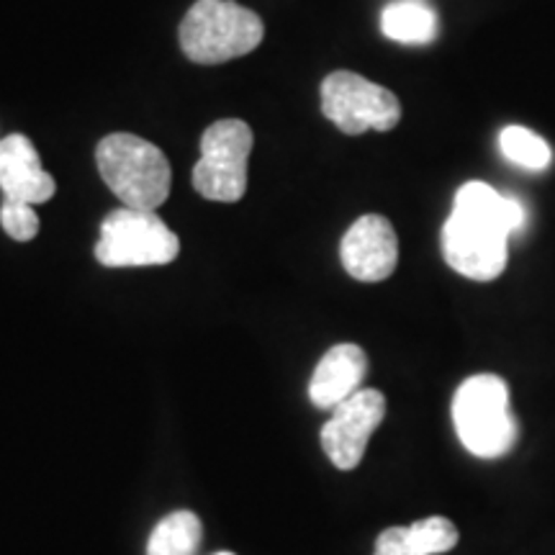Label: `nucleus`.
I'll return each mask as SVG.
<instances>
[{
    "label": "nucleus",
    "mask_w": 555,
    "mask_h": 555,
    "mask_svg": "<svg viewBox=\"0 0 555 555\" xmlns=\"http://www.w3.org/2000/svg\"><path fill=\"white\" fill-rule=\"evenodd\" d=\"M101 178L124 206L157 211L170 196V163L157 144L137 134H108L95 150Z\"/></svg>",
    "instance_id": "1"
},
{
    "label": "nucleus",
    "mask_w": 555,
    "mask_h": 555,
    "mask_svg": "<svg viewBox=\"0 0 555 555\" xmlns=\"http://www.w3.org/2000/svg\"><path fill=\"white\" fill-rule=\"evenodd\" d=\"M266 26L234 0H196L180 24V47L196 65H221L258 50Z\"/></svg>",
    "instance_id": "2"
},
{
    "label": "nucleus",
    "mask_w": 555,
    "mask_h": 555,
    "mask_svg": "<svg viewBox=\"0 0 555 555\" xmlns=\"http://www.w3.org/2000/svg\"><path fill=\"white\" fill-rule=\"evenodd\" d=\"M453 425L470 455L502 457L509 453L517 442V422L504 380L491 373L463 380L453 399Z\"/></svg>",
    "instance_id": "3"
},
{
    "label": "nucleus",
    "mask_w": 555,
    "mask_h": 555,
    "mask_svg": "<svg viewBox=\"0 0 555 555\" xmlns=\"http://www.w3.org/2000/svg\"><path fill=\"white\" fill-rule=\"evenodd\" d=\"M180 255V240L157 217L142 208H116L101 224L95 258L106 268H150L168 266Z\"/></svg>",
    "instance_id": "4"
},
{
    "label": "nucleus",
    "mask_w": 555,
    "mask_h": 555,
    "mask_svg": "<svg viewBox=\"0 0 555 555\" xmlns=\"http://www.w3.org/2000/svg\"><path fill=\"white\" fill-rule=\"evenodd\" d=\"M249 152H253V129L245 121H214L201 137L193 189L217 204H237L247 191Z\"/></svg>",
    "instance_id": "5"
},
{
    "label": "nucleus",
    "mask_w": 555,
    "mask_h": 555,
    "mask_svg": "<svg viewBox=\"0 0 555 555\" xmlns=\"http://www.w3.org/2000/svg\"><path fill=\"white\" fill-rule=\"evenodd\" d=\"M512 234L499 221L453 206L442 227V255L455 273L470 281H494L506 268Z\"/></svg>",
    "instance_id": "6"
},
{
    "label": "nucleus",
    "mask_w": 555,
    "mask_h": 555,
    "mask_svg": "<svg viewBox=\"0 0 555 555\" xmlns=\"http://www.w3.org/2000/svg\"><path fill=\"white\" fill-rule=\"evenodd\" d=\"M322 111L345 134L388 131L401 119L399 99L391 90L347 69L322 82Z\"/></svg>",
    "instance_id": "7"
},
{
    "label": "nucleus",
    "mask_w": 555,
    "mask_h": 555,
    "mask_svg": "<svg viewBox=\"0 0 555 555\" xmlns=\"http://www.w3.org/2000/svg\"><path fill=\"white\" fill-rule=\"evenodd\" d=\"M384 416L386 399L376 388H360L358 393L332 409L327 425L322 427V446L332 466L339 470L358 468Z\"/></svg>",
    "instance_id": "8"
},
{
    "label": "nucleus",
    "mask_w": 555,
    "mask_h": 555,
    "mask_svg": "<svg viewBox=\"0 0 555 555\" xmlns=\"http://www.w3.org/2000/svg\"><path fill=\"white\" fill-rule=\"evenodd\" d=\"M339 258L356 281H386L399 262V240L391 221L378 214L360 217L347 229L343 245H339Z\"/></svg>",
    "instance_id": "9"
},
{
    "label": "nucleus",
    "mask_w": 555,
    "mask_h": 555,
    "mask_svg": "<svg viewBox=\"0 0 555 555\" xmlns=\"http://www.w3.org/2000/svg\"><path fill=\"white\" fill-rule=\"evenodd\" d=\"M0 191L31 206L47 204L57 193V183L41 168L37 147L24 134L0 139Z\"/></svg>",
    "instance_id": "10"
},
{
    "label": "nucleus",
    "mask_w": 555,
    "mask_h": 555,
    "mask_svg": "<svg viewBox=\"0 0 555 555\" xmlns=\"http://www.w3.org/2000/svg\"><path fill=\"white\" fill-rule=\"evenodd\" d=\"M367 358L358 345H335L319 360L309 380V399L317 409H335L363 388Z\"/></svg>",
    "instance_id": "11"
},
{
    "label": "nucleus",
    "mask_w": 555,
    "mask_h": 555,
    "mask_svg": "<svg viewBox=\"0 0 555 555\" xmlns=\"http://www.w3.org/2000/svg\"><path fill=\"white\" fill-rule=\"evenodd\" d=\"M380 31L399 44H427L437 34V16L420 0H399L380 13Z\"/></svg>",
    "instance_id": "12"
},
{
    "label": "nucleus",
    "mask_w": 555,
    "mask_h": 555,
    "mask_svg": "<svg viewBox=\"0 0 555 555\" xmlns=\"http://www.w3.org/2000/svg\"><path fill=\"white\" fill-rule=\"evenodd\" d=\"M204 525L189 509L170 512L159 519L147 540V555H198Z\"/></svg>",
    "instance_id": "13"
},
{
    "label": "nucleus",
    "mask_w": 555,
    "mask_h": 555,
    "mask_svg": "<svg viewBox=\"0 0 555 555\" xmlns=\"http://www.w3.org/2000/svg\"><path fill=\"white\" fill-rule=\"evenodd\" d=\"M499 147L509 163L527 170H545L553 159L551 144L532 129L525 127H506L499 134Z\"/></svg>",
    "instance_id": "14"
},
{
    "label": "nucleus",
    "mask_w": 555,
    "mask_h": 555,
    "mask_svg": "<svg viewBox=\"0 0 555 555\" xmlns=\"http://www.w3.org/2000/svg\"><path fill=\"white\" fill-rule=\"evenodd\" d=\"M409 538L420 555H440L457 545V527L446 517H425L409 525Z\"/></svg>",
    "instance_id": "15"
},
{
    "label": "nucleus",
    "mask_w": 555,
    "mask_h": 555,
    "mask_svg": "<svg viewBox=\"0 0 555 555\" xmlns=\"http://www.w3.org/2000/svg\"><path fill=\"white\" fill-rule=\"evenodd\" d=\"M0 224H3V232L16 242H29L39 234L37 211L24 201L5 198L3 206H0Z\"/></svg>",
    "instance_id": "16"
},
{
    "label": "nucleus",
    "mask_w": 555,
    "mask_h": 555,
    "mask_svg": "<svg viewBox=\"0 0 555 555\" xmlns=\"http://www.w3.org/2000/svg\"><path fill=\"white\" fill-rule=\"evenodd\" d=\"M373 555H420L414 551L409 527H388L376 540V553Z\"/></svg>",
    "instance_id": "17"
},
{
    "label": "nucleus",
    "mask_w": 555,
    "mask_h": 555,
    "mask_svg": "<svg viewBox=\"0 0 555 555\" xmlns=\"http://www.w3.org/2000/svg\"><path fill=\"white\" fill-rule=\"evenodd\" d=\"M214 555H234V553H229V551H221V553H214Z\"/></svg>",
    "instance_id": "18"
}]
</instances>
